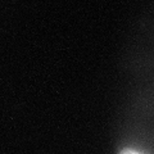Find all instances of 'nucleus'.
<instances>
[{"label": "nucleus", "mask_w": 154, "mask_h": 154, "mask_svg": "<svg viewBox=\"0 0 154 154\" xmlns=\"http://www.w3.org/2000/svg\"><path fill=\"white\" fill-rule=\"evenodd\" d=\"M122 154H139V153H136V152H134V150H125Z\"/></svg>", "instance_id": "nucleus-1"}]
</instances>
